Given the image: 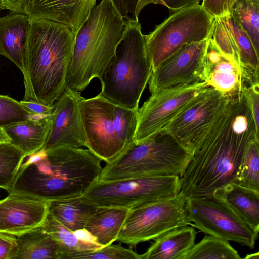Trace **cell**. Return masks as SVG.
Segmentation results:
<instances>
[{
    "mask_svg": "<svg viewBox=\"0 0 259 259\" xmlns=\"http://www.w3.org/2000/svg\"><path fill=\"white\" fill-rule=\"evenodd\" d=\"M186 207L188 218L193 222L190 225L201 232L250 249L254 248L258 232L214 194L188 198Z\"/></svg>",
    "mask_w": 259,
    "mask_h": 259,
    "instance_id": "cell-10",
    "label": "cell"
},
{
    "mask_svg": "<svg viewBox=\"0 0 259 259\" xmlns=\"http://www.w3.org/2000/svg\"><path fill=\"white\" fill-rule=\"evenodd\" d=\"M200 0H158V4L164 5L173 11L199 5Z\"/></svg>",
    "mask_w": 259,
    "mask_h": 259,
    "instance_id": "cell-39",
    "label": "cell"
},
{
    "mask_svg": "<svg viewBox=\"0 0 259 259\" xmlns=\"http://www.w3.org/2000/svg\"><path fill=\"white\" fill-rule=\"evenodd\" d=\"M0 200V232L18 236L41 225L48 201L30 195L11 192Z\"/></svg>",
    "mask_w": 259,
    "mask_h": 259,
    "instance_id": "cell-16",
    "label": "cell"
},
{
    "mask_svg": "<svg viewBox=\"0 0 259 259\" xmlns=\"http://www.w3.org/2000/svg\"><path fill=\"white\" fill-rule=\"evenodd\" d=\"M192 158L171 134L158 132L133 142L112 162L106 163L96 181H107L143 176L183 175Z\"/></svg>",
    "mask_w": 259,
    "mask_h": 259,
    "instance_id": "cell-6",
    "label": "cell"
},
{
    "mask_svg": "<svg viewBox=\"0 0 259 259\" xmlns=\"http://www.w3.org/2000/svg\"><path fill=\"white\" fill-rule=\"evenodd\" d=\"M2 9L9 10L11 13H24L23 0H0Z\"/></svg>",
    "mask_w": 259,
    "mask_h": 259,
    "instance_id": "cell-41",
    "label": "cell"
},
{
    "mask_svg": "<svg viewBox=\"0 0 259 259\" xmlns=\"http://www.w3.org/2000/svg\"><path fill=\"white\" fill-rule=\"evenodd\" d=\"M208 87L205 82L158 91L138 109L134 142L163 130L195 98Z\"/></svg>",
    "mask_w": 259,
    "mask_h": 259,
    "instance_id": "cell-13",
    "label": "cell"
},
{
    "mask_svg": "<svg viewBox=\"0 0 259 259\" xmlns=\"http://www.w3.org/2000/svg\"><path fill=\"white\" fill-rule=\"evenodd\" d=\"M138 110L114 103L113 111L114 130L126 148L134 141Z\"/></svg>",
    "mask_w": 259,
    "mask_h": 259,
    "instance_id": "cell-31",
    "label": "cell"
},
{
    "mask_svg": "<svg viewBox=\"0 0 259 259\" xmlns=\"http://www.w3.org/2000/svg\"><path fill=\"white\" fill-rule=\"evenodd\" d=\"M187 198L175 197L148 203L131 209L116 241L130 246L154 240L176 228L190 225Z\"/></svg>",
    "mask_w": 259,
    "mask_h": 259,
    "instance_id": "cell-9",
    "label": "cell"
},
{
    "mask_svg": "<svg viewBox=\"0 0 259 259\" xmlns=\"http://www.w3.org/2000/svg\"><path fill=\"white\" fill-rule=\"evenodd\" d=\"M247 93L255 124L259 131V84L248 88Z\"/></svg>",
    "mask_w": 259,
    "mask_h": 259,
    "instance_id": "cell-38",
    "label": "cell"
},
{
    "mask_svg": "<svg viewBox=\"0 0 259 259\" xmlns=\"http://www.w3.org/2000/svg\"><path fill=\"white\" fill-rule=\"evenodd\" d=\"M180 191L178 176H143L94 182L82 195L98 207L130 209L176 197Z\"/></svg>",
    "mask_w": 259,
    "mask_h": 259,
    "instance_id": "cell-7",
    "label": "cell"
},
{
    "mask_svg": "<svg viewBox=\"0 0 259 259\" xmlns=\"http://www.w3.org/2000/svg\"><path fill=\"white\" fill-rule=\"evenodd\" d=\"M97 0H23L24 14L29 18L62 24L77 32L87 21Z\"/></svg>",
    "mask_w": 259,
    "mask_h": 259,
    "instance_id": "cell-17",
    "label": "cell"
},
{
    "mask_svg": "<svg viewBox=\"0 0 259 259\" xmlns=\"http://www.w3.org/2000/svg\"><path fill=\"white\" fill-rule=\"evenodd\" d=\"M125 21L110 0H101L76 35L66 87L81 92L101 74L115 56Z\"/></svg>",
    "mask_w": 259,
    "mask_h": 259,
    "instance_id": "cell-4",
    "label": "cell"
},
{
    "mask_svg": "<svg viewBox=\"0 0 259 259\" xmlns=\"http://www.w3.org/2000/svg\"><path fill=\"white\" fill-rule=\"evenodd\" d=\"M25 155L10 142L0 143V188L9 192Z\"/></svg>",
    "mask_w": 259,
    "mask_h": 259,
    "instance_id": "cell-29",
    "label": "cell"
},
{
    "mask_svg": "<svg viewBox=\"0 0 259 259\" xmlns=\"http://www.w3.org/2000/svg\"><path fill=\"white\" fill-rule=\"evenodd\" d=\"M208 38L183 46L153 70L148 82L150 94L205 82L204 65Z\"/></svg>",
    "mask_w": 259,
    "mask_h": 259,
    "instance_id": "cell-14",
    "label": "cell"
},
{
    "mask_svg": "<svg viewBox=\"0 0 259 259\" xmlns=\"http://www.w3.org/2000/svg\"><path fill=\"white\" fill-rule=\"evenodd\" d=\"M152 73L141 24L126 20L116 54L99 78L101 93L115 104L138 110Z\"/></svg>",
    "mask_w": 259,
    "mask_h": 259,
    "instance_id": "cell-5",
    "label": "cell"
},
{
    "mask_svg": "<svg viewBox=\"0 0 259 259\" xmlns=\"http://www.w3.org/2000/svg\"><path fill=\"white\" fill-rule=\"evenodd\" d=\"M237 0H203L201 5L213 17H218L232 12Z\"/></svg>",
    "mask_w": 259,
    "mask_h": 259,
    "instance_id": "cell-36",
    "label": "cell"
},
{
    "mask_svg": "<svg viewBox=\"0 0 259 259\" xmlns=\"http://www.w3.org/2000/svg\"><path fill=\"white\" fill-rule=\"evenodd\" d=\"M16 236L13 259H61L58 241L41 226Z\"/></svg>",
    "mask_w": 259,
    "mask_h": 259,
    "instance_id": "cell-25",
    "label": "cell"
},
{
    "mask_svg": "<svg viewBox=\"0 0 259 259\" xmlns=\"http://www.w3.org/2000/svg\"><path fill=\"white\" fill-rule=\"evenodd\" d=\"M209 38L225 57L238 66L242 75L237 47L231 32L220 17L214 18Z\"/></svg>",
    "mask_w": 259,
    "mask_h": 259,
    "instance_id": "cell-32",
    "label": "cell"
},
{
    "mask_svg": "<svg viewBox=\"0 0 259 259\" xmlns=\"http://www.w3.org/2000/svg\"><path fill=\"white\" fill-rule=\"evenodd\" d=\"M259 258V253L258 252H256L255 253H252L250 254L247 255L245 258H248V259H258Z\"/></svg>",
    "mask_w": 259,
    "mask_h": 259,
    "instance_id": "cell-43",
    "label": "cell"
},
{
    "mask_svg": "<svg viewBox=\"0 0 259 259\" xmlns=\"http://www.w3.org/2000/svg\"><path fill=\"white\" fill-rule=\"evenodd\" d=\"M41 227L59 243L61 250V259H76L81 254L94 251L103 246L93 239L79 236L48 213Z\"/></svg>",
    "mask_w": 259,
    "mask_h": 259,
    "instance_id": "cell-26",
    "label": "cell"
},
{
    "mask_svg": "<svg viewBox=\"0 0 259 259\" xmlns=\"http://www.w3.org/2000/svg\"><path fill=\"white\" fill-rule=\"evenodd\" d=\"M22 73V100L52 106L66 88L77 32L54 21L30 18Z\"/></svg>",
    "mask_w": 259,
    "mask_h": 259,
    "instance_id": "cell-3",
    "label": "cell"
},
{
    "mask_svg": "<svg viewBox=\"0 0 259 259\" xmlns=\"http://www.w3.org/2000/svg\"><path fill=\"white\" fill-rule=\"evenodd\" d=\"M11 139L3 126L0 125V143L10 142Z\"/></svg>",
    "mask_w": 259,
    "mask_h": 259,
    "instance_id": "cell-42",
    "label": "cell"
},
{
    "mask_svg": "<svg viewBox=\"0 0 259 259\" xmlns=\"http://www.w3.org/2000/svg\"><path fill=\"white\" fill-rule=\"evenodd\" d=\"M214 19L198 5L175 11L145 35L146 53L152 71L183 46L207 39Z\"/></svg>",
    "mask_w": 259,
    "mask_h": 259,
    "instance_id": "cell-8",
    "label": "cell"
},
{
    "mask_svg": "<svg viewBox=\"0 0 259 259\" xmlns=\"http://www.w3.org/2000/svg\"><path fill=\"white\" fill-rule=\"evenodd\" d=\"M213 194L222 198L253 230L259 232V191L232 183Z\"/></svg>",
    "mask_w": 259,
    "mask_h": 259,
    "instance_id": "cell-23",
    "label": "cell"
},
{
    "mask_svg": "<svg viewBox=\"0 0 259 259\" xmlns=\"http://www.w3.org/2000/svg\"><path fill=\"white\" fill-rule=\"evenodd\" d=\"M114 103L101 93L80 102V112L85 133V148L106 163L117 158L126 147L114 127Z\"/></svg>",
    "mask_w": 259,
    "mask_h": 259,
    "instance_id": "cell-12",
    "label": "cell"
},
{
    "mask_svg": "<svg viewBox=\"0 0 259 259\" xmlns=\"http://www.w3.org/2000/svg\"><path fill=\"white\" fill-rule=\"evenodd\" d=\"M80 92L67 88L53 105L50 128L42 149L65 145L85 147L86 139L80 112Z\"/></svg>",
    "mask_w": 259,
    "mask_h": 259,
    "instance_id": "cell-15",
    "label": "cell"
},
{
    "mask_svg": "<svg viewBox=\"0 0 259 259\" xmlns=\"http://www.w3.org/2000/svg\"><path fill=\"white\" fill-rule=\"evenodd\" d=\"M259 139L247 90L228 96L224 109L199 140L180 177L187 199L212 194L237 182L249 143Z\"/></svg>",
    "mask_w": 259,
    "mask_h": 259,
    "instance_id": "cell-1",
    "label": "cell"
},
{
    "mask_svg": "<svg viewBox=\"0 0 259 259\" xmlns=\"http://www.w3.org/2000/svg\"><path fill=\"white\" fill-rule=\"evenodd\" d=\"M20 102L36 115H50L53 111V106H48L31 101H20Z\"/></svg>",
    "mask_w": 259,
    "mask_h": 259,
    "instance_id": "cell-40",
    "label": "cell"
},
{
    "mask_svg": "<svg viewBox=\"0 0 259 259\" xmlns=\"http://www.w3.org/2000/svg\"><path fill=\"white\" fill-rule=\"evenodd\" d=\"M205 82L230 96L248 88L238 66L225 57L208 38L204 65Z\"/></svg>",
    "mask_w": 259,
    "mask_h": 259,
    "instance_id": "cell-18",
    "label": "cell"
},
{
    "mask_svg": "<svg viewBox=\"0 0 259 259\" xmlns=\"http://www.w3.org/2000/svg\"><path fill=\"white\" fill-rule=\"evenodd\" d=\"M50 124V115H36L26 120L3 127L11 139L10 143L20 149L26 157L43 147Z\"/></svg>",
    "mask_w": 259,
    "mask_h": 259,
    "instance_id": "cell-20",
    "label": "cell"
},
{
    "mask_svg": "<svg viewBox=\"0 0 259 259\" xmlns=\"http://www.w3.org/2000/svg\"><path fill=\"white\" fill-rule=\"evenodd\" d=\"M238 251L225 241L205 235L186 254L184 259H240Z\"/></svg>",
    "mask_w": 259,
    "mask_h": 259,
    "instance_id": "cell-28",
    "label": "cell"
},
{
    "mask_svg": "<svg viewBox=\"0 0 259 259\" xmlns=\"http://www.w3.org/2000/svg\"><path fill=\"white\" fill-rule=\"evenodd\" d=\"M30 24V18L24 13L10 12L0 17V55L13 63L22 73Z\"/></svg>",
    "mask_w": 259,
    "mask_h": 259,
    "instance_id": "cell-19",
    "label": "cell"
},
{
    "mask_svg": "<svg viewBox=\"0 0 259 259\" xmlns=\"http://www.w3.org/2000/svg\"><path fill=\"white\" fill-rule=\"evenodd\" d=\"M197 233L191 225L167 231L154 239L141 259H184L195 244Z\"/></svg>",
    "mask_w": 259,
    "mask_h": 259,
    "instance_id": "cell-21",
    "label": "cell"
},
{
    "mask_svg": "<svg viewBox=\"0 0 259 259\" xmlns=\"http://www.w3.org/2000/svg\"><path fill=\"white\" fill-rule=\"evenodd\" d=\"M16 250V236L0 232V259H13Z\"/></svg>",
    "mask_w": 259,
    "mask_h": 259,
    "instance_id": "cell-37",
    "label": "cell"
},
{
    "mask_svg": "<svg viewBox=\"0 0 259 259\" xmlns=\"http://www.w3.org/2000/svg\"><path fill=\"white\" fill-rule=\"evenodd\" d=\"M76 259H141V256L131 248L111 244L94 251L79 255Z\"/></svg>",
    "mask_w": 259,
    "mask_h": 259,
    "instance_id": "cell-34",
    "label": "cell"
},
{
    "mask_svg": "<svg viewBox=\"0 0 259 259\" xmlns=\"http://www.w3.org/2000/svg\"><path fill=\"white\" fill-rule=\"evenodd\" d=\"M98 207L82 195L48 201L49 213L73 232L83 230Z\"/></svg>",
    "mask_w": 259,
    "mask_h": 259,
    "instance_id": "cell-24",
    "label": "cell"
},
{
    "mask_svg": "<svg viewBox=\"0 0 259 259\" xmlns=\"http://www.w3.org/2000/svg\"><path fill=\"white\" fill-rule=\"evenodd\" d=\"M2 8H1V5H0V11L1 10Z\"/></svg>",
    "mask_w": 259,
    "mask_h": 259,
    "instance_id": "cell-44",
    "label": "cell"
},
{
    "mask_svg": "<svg viewBox=\"0 0 259 259\" xmlns=\"http://www.w3.org/2000/svg\"><path fill=\"white\" fill-rule=\"evenodd\" d=\"M116 10L126 20L139 21L142 10L148 4H158V0H110Z\"/></svg>",
    "mask_w": 259,
    "mask_h": 259,
    "instance_id": "cell-35",
    "label": "cell"
},
{
    "mask_svg": "<svg viewBox=\"0 0 259 259\" xmlns=\"http://www.w3.org/2000/svg\"><path fill=\"white\" fill-rule=\"evenodd\" d=\"M232 13L237 25L245 32L259 53V0H237Z\"/></svg>",
    "mask_w": 259,
    "mask_h": 259,
    "instance_id": "cell-27",
    "label": "cell"
},
{
    "mask_svg": "<svg viewBox=\"0 0 259 259\" xmlns=\"http://www.w3.org/2000/svg\"><path fill=\"white\" fill-rule=\"evenodd\" d=\"M23 160L9 191L50 201L82 195L98 178L102 160L87 148L41 149Z\"/></svg>",
    "mask_w": 259,
    "mask_h": 259,
    "instance_id": "cell-2",
    "label": "cell"
},
{
    "mask_svg": "<svg viewBox=\"0 0 259 259\" xmlns=\"http://www.w3.org/2000/svg\"><path fill=\"white\" fill-rule=\"evenodd\" d=\"M131 209L116 207H98L88 220L84 230L97 243L105 246L117 241Z\"/></svg>",
    "mask_w": 259,
    "mask_h": 259,
    "instance_id": "cell-22",
    "label": "cell"
},
{
    "mask_svg": "<svg viewBox=\"0 0 259 259\" xmlns=\"http://www.w3.org/2000/svg\"><path fill=\"white\" fill-rule=\"evenodd\" d=\"M237 184L259 191V139L249 143L237 176Z\"/></svg>",
    "mask_w": 259,
    "mask_h": 259,
    "instance_id": "cell-30",
    "label": "cell"
},
{
    "mask_svg": "<svg viewBox=\"0 0 259 259\" xmlns=\"http://www.w3.org/2000/svg\"><path fill=\"white\" fill-rule=\"evenodd\" d=\"M36 115L25 106L8 95L0 94V125L22 121Z\"/></svg>",
    "mask_w": 259,
    "mask_h": 259,
    "instance_id": "cell-33",
    "label": "cell"
},
{
    "mask_svg": "<svg viewBox=\"0 0 259 259\" xmlns=\"http://www.w3.org/2000/svg\"><path fill=\"white\" fill-rule=\"evenodd\" d=\"M228 96L207 87L163 130L171 134L191 154L228 101Z\"/></svg>",
    "mask_w": 259,
    "mask_h": 259,
    "instance_id": "cell-11",
    "label": "cell"
}]
</instances>
